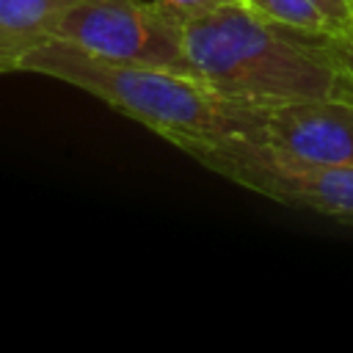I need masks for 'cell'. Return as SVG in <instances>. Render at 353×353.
I'll return each instance as SVG.
<instances>
[{
    "label": "cell",
    "instance_id": "1",
    "mask_svg": "<svg viewBox=\"0 0 353 353\" xmlns=\"http://www.w3.org/2000/svg\"><path fill=\"white\" fill-rule=\"evenodd\" d=\"M22 72L52 77L102 99L185 154L221 141H254L262 127L265 108L226 99L185 72L105 61L63 41L36 47L22 61Z\"/></svg>",
    "mask_w": 353,
    "mask_h": 353
},
{
    "label": "cell",
    "instance_id": "9",
    "mask_svg": "<svg viewBox=\"0 0 353 353\" xmlns=\"http://www.w3.org/2000/svg\"><path fill=\"white\" fill-rule=\"evenodd\" d=\"M157 6H163L179 25L188 22V19H196V17H204L210 11H218L223 6H234V3H243V0H154Z\"/></svg>",
    "mask_w": 353,
    "mask_h": 353
},
{
    "label": "cell",
    "instance_id": "8",
    "mask_svg": "<svg viewBox=\"0 0 353 353\" xmlns=\"http://www.w3.org/2000/svg\"><path fill=\"white\" fill-rule=\"evenodd\" d=\"M312 39L334 69V80H336L334 97L353 102V11L342 28L312 33Z\"/></svg>",
    "mask_w": 353,
    "mask_h": 353
},
{
    "label": "cell",
    "instance_id": "7",
    "mask_svg": "<svg viewBox=\"0 0 353 353\" xmlns=\"http://www.w3.org/2000/svg\"><path fill=\"white\" fill-rule=\"evenodd\" d=\"M243 6H248L251 11H256L259 17H265L270 22L309 30V33H323V30L339 28L314 0H243Z\"/></svg>",
    "mask_w": 353,
    "mask_h": 353
},
{
    "label": "cell",
    "instance_id": "5",
    "mask_svg": "<svg viewBox=\"0 0 353 353\" xmlns=\"http://www.w3.org/2000/svg\"><path fill=\"white\" fill-rule=\"evenodd\" d=\"M254 141L301 160L353 165V102L331 97L265 108Z\"/></svg>",
    "mask_w": 353,
    "mask_h": 353
},
{
    "label": "cell",
    "instance_id": "4",
    "mask_svg": "<svg viewBox=\"0 0 353 353\" xmlns=\"http://www.w3.org/2000/svg\"><path fill=\"white\" fill-rule=\"evenodd\" d=\"M47 41L105 61L182 72V25L154 0H74L55 19Z\"/></svg>",
    "mask_w": 353,
    "mask_h": 353
},
{
    "label": "cell",
    "instance_id": "6",
    "mask_svg": "<svg viewBox=\"0 0 353 353\" xmlns=\"http://www.w3.org/2000/svg\"><path fill=\"white\" fill-rule=\"evenodd\" d=\"M74 0H0V74L22 72V61L50 39L61 11Z\"/></svg>",
    "mask_w": 353,
    "mask_h": 353
},
{
    "label": "cell",
    "instance_id": "2",
    "mask_svg": "<svg viewBox=\"0 0 353 353\" xmlns=\"http://www.w3.org/2000/svg\"><path fill=\"white\" fill-rule=\"evenodd\" d=\"M182 72L259 108L331 99L336 88L309 30L270 22L243 3L182 22Z\"/></svg>",
    "mask_w": 353,
    "mask_h": 353
},
{
    "label": "cell",
    "instance_id": "3",
    "mask_svg": "<svg viewBox=\"0 0 353 353\" xmlns=\"http://www.w3.org/2000/svg\"><path fill=\"white\" fill-rule=\"evenodd\" d=\"M190 157L279 204L353 223V165L301 160L256 141H221Z\"/></svg>",
    "mask_w": 353,
    "mask_h": 353
}]
</instances>
